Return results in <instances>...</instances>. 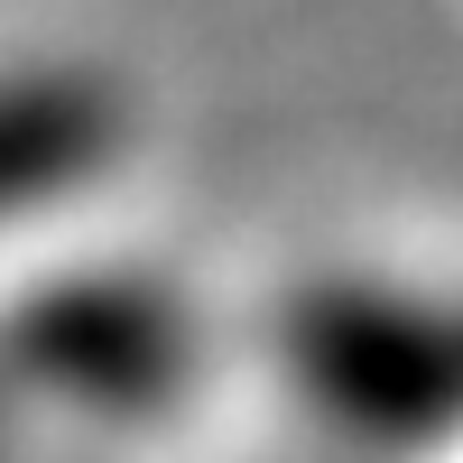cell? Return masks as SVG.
Masks as SVG:
<instances>
[{
	"label": "cell",
	"mask_w": 463,
	"mask_h": 463,
	"mask_svg": "<svg viewBox=\"0 0 463 463\" xmlns=\"http://www.w3.org/2000/svg\"><path fill=\"white\" fill-rule=\"evenodd\" d=\"M102 158V111L84 84H28L0 93V204H37L56 185Z\"/></svg>",
	"instance_id": "obj_1"
}]
</instances>
